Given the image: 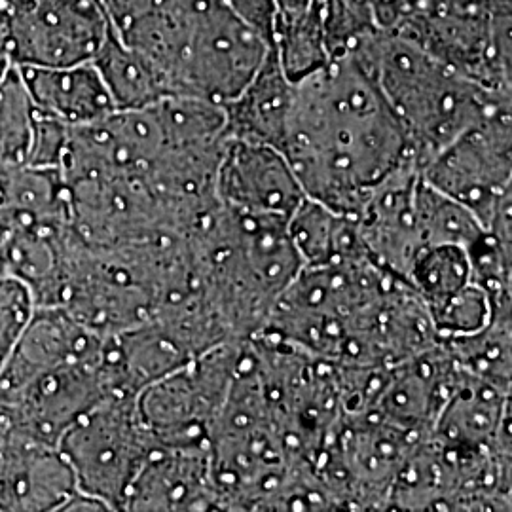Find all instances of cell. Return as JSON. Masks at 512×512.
Returning <instances> with one entry per match:
<instances>
[{"label": "cell", "instance_id": "3957f363", "mask_svg": "<svg viewBox=\"0 0 512 512\" xmlns=\"http://www.w3.org/2000/svg\"><path fill=\"white\" fill-rule=\"evenodd\" d=\"M154 442L139 418L137 395L110 393L63 431L57 448L67 459L76 488L122 511L133 478Z\"/></svg>", "mask_w": 512, "mask_h": 512}, {"label": "cell", "instance_id": "d6986e66", "mask_svg": "<svg viewBox=\"0 0 512 512\" xmlns=\"http://www.w3.org/2000/svg\"><path fill=\"white\" fill-rule=\"evenodd\" d=\"M37 310L31 289L12 275L0 274V370Z\"/></svg>", "mask_w": 512, "mask_h": 512}, {"label": "cell", "instance_id": "7c38bea8", "mask_svg": "<svg viewBox=\"0 0 512 512\" xmlns=\"http://www.w3.org/2000/svg\"><path fill=\"white\" fill-rule=\"evenodd\" d=\"M18 67V65H16ZM38 116L69 128L92 124L116 110L109 88L93 61L65 67H18Z\"/></svg>", "mask_w": 512, "mask_h": 512}, {"label": "cell", "instance_id": "5b68a950", "mask_svg": "<svg viewBox=\"0 0 512 512\" xmlns=\"http://www.w3.org/2000/svg\"><path fill=\"white\" fill-rule=\"evenodd\" d=\"M511 145V103H505L442 148L421 167V177L488 230L511 207Z\"/></svg>", "mask_w": 512, "mask_h": 512}, {"label": "cell", "instance_id": "7a4b0ae2", "mask_svg": "<svg viewBox=\"0 0 512 512\" xmlns=\"http://www.w3.org/2000/svg\"><path fill=\"white\" fill-rule=\"evenodd\" d=\"M348 52L376 80L420 169L465 129L511 103V93L480 86L393 31H368Z\"/></svg>", "mask_w": 512, "mask_h": 512}, {"label": "cell", "instance_id": "5bb4252c", "mask_svg": "<svg viewBox=\"0 0 512 512\" xmlns=\"http://www.w3.org/2000/svg\"><path fill=\"white\" fill-rule=\"evenodd\" d=\"M289 234L304 266L368 258L355 217L334 213L308 198L289 220Z\"/></svg>", "mask_w": 512, "mask_h": 512}, {"label": "cell", "instance_id": "30bf717a", "mask_svg": "<svg viewBox=\"0 0 512 512\" xmlns=\"http://www.w3.org/2000/svg\"><path fill=\"white\" fill-rule=\"evenodd\" d=\"M122 511H220L207 448L152 446Z\"/></svg>", "mask_w": 512, "mask_h": 512}, {"label": "cell", "instance_id": "7402d4cb", "mask_svg": "<svg viewBox=\"0 0 512 512\" xmlns=\"http://www.w3.org/2000/svg\"><path fill=\"white\" fill-rule=\"evenodd\" d=\"M12 65H14V63H12L10 54H8V50H6V44H4V40L0 38V80L4 78V74L10 71Z\"/></svg>", "mask_w": 512, "mask_h": 512}, {"label": "cell", "instance_id": "8fae6325", "mask_svg": "<svg viewBox=\"0 0 512 512\" xmlns=\"http://www.w3.org/2000/svg\"><path fill=\"white\" fill-rule=\"evenodd\" d=\"M76 490L59 448L14 425L0 456V511L59 512Z\"/></svg>", "mask_w": 512, "mask_h": 512}, {"label": "cell", "instance_id": "2e32d148", "mask_svg": "<svg viewBox=\"0 0 512 512\" xmlns=\"http://www.w3.org/2000/svg\"><path fill=\"white\" fill-rule=\"evenodd\" d=\"M461 370L511 393V311L467 336L439 340Z\"/></svg>", "mask_w": 512, "mask_h": 512}, {"label": "cell", "instance_id": "e0dca14e", "mask_svg": "<svg viewBox=\"0 0 512 512\" xmlns=\"http://www.w3.org/2000/svg\"><path fill=\"white\" fill-rule=\"evenodd\" d=\"M406 283L420 294L427 311L478 283L471 251L456 243L429 245L414 258Z\"/></svg>", "mask_w": 512, "mask_h": 512}, {"label": "cell", "instance_id": "52a82bcc", "mask_svg": "<svg viewBox=\"0 0 512 512\" xmlns=\"http://www.w3.org/2000/svg\"><path fill=\"white\" fill-rule=\"evenodd\" d=\"M110 393L116 391L103 342L99 351L42 374L8 412L19 431L57 446L63 431Z\"/></svg>", "mask_w": 512, "mask_h": 512}, {"label": "cell", "instance_id": "44dd1931", "mask_svg": "<svg viewBox=\"0 0 512 512\" xmlns=\"http://www.w3.org/2000/svg\"><path fill=\"white\" fill-rule=\"evenodd\" d=\"M12 427H14V423H12L10 412L4 410V408H0V456H2V452H4L6 440H8L10 433H12Z\"/></svg>", "mask_w": 512, "mask_h": 512}, {"label": "cell", "instance_id": "ffe728a7", "mask_svg": "<svg viewBox=\"0 0 512 512\" xmlns=\"http://www.w3.org/2000/svg\"><path fill=\"white\" fill-rule=\"evenodd\" d=\"M226 4L245 19L251 27H255L260 35L274 44L275 16L277 2L275 0H226Z\"/></svg>", "mask_w": 512, "mask_h": 512}, {"label": "cell", "instance_id": "9c48e42d", "mask_svg": "<svg viewBox=\"0 0 512 512\" xmlns=\"http://www.w3.org/2000/svg\"><path fill=\"white\" fill-rule=\"evenodd\" d=\"M105 338L59 306H37L0 370V408H12L42 374L103 348Z\"/></svg>", "mask_w": 512, "mask_h": 512}, {"label": "cell", "instance_id": "ac0fdd59", "mask_svg": "<svg viewBox=\"0 0 512 512\" xmlns=\"http://www.w3.org/2000/svg\"><path fill=\"white\" fill-rule=\"evenodd\" d=\"M37 112L23 86L18 67L0 80V167L27 164Z\"/></svg>", "mask_w": 512, "mask_h": 512}, {"label": "cell", "instance_id": "4fadbf2b", "mask_svg": "<svg viewBox=\"0 0 512 512\" xmlns=\"http://www.w3.org/2000/svg\"><path fill=\"white\" fill-rule=\"evenodd\" d=\"M0 213L16 228L71 226L69 190L61 171L31 164L0 167Z\"/></svg>", "mask_w": 512, "mask_h": 512}, {"label": "cell", "instance_id": "6da1fadb", "mask_svg": "<svg viewBox=\"0 0 512 512\" xmlns=\"http://www.w3.org/2000/svg\"><path fill=\"white\" fill-rule=\"evenodd\" d=\"M277 150L308 200L344 215H357L380 184L416 165L384 93L349 52L293 80Z\"/></svg>", "mask_w": 512, "mask_h": 512}, {"label": "cell", "instance_id": "ba28073f", "mask_svg": "<svg viewBox=\"0 0 512 512\" xmlns=\"http://www.w3.org/2000/svg\"><path fill=\"white\" fill-rule=\"evenodd\" d=\"M215 190L226 207L287 222L306 200L291 165L277 148L238 137L226 141Z\"/></svg>", "mask_w": 512, "mask_h": 512}, {"label": "cell", "instance_id": "277c9868", "mask_svg": "<svg viewBox=\"0 0 512 512\" xmlns=\"http://www.w3.org/2000/svg\"><path fill=\"white\" fill-rule=\"evenodd\" d=\"M245 342L207 349L139 391L137 412L154 446L207 448Z\"/></svg>", "mask_w": 512, "mask_h": 512}, {"label": "cell", "instance_id": "9a60e30c", "mask_svg": "<svg viewBox=\"0 0 512 512\" xmlns=\"http://www.w3.org/2000/svg\"><path fill=\"white\" fill-rule=\"evenodd\" d=\"M93 65L103 76L116 109H145L167 97L164 82L143 55L110 35Z\"/></svg>", "mask_w": 512, "mask_h": 512}, {"label": "cell", "instance_id": "8992f818", "mask_svg": "<svg viewBox=\"0 0 512 512\" xmlns=\"http://www.w3.org/2000/svg\"><path fill=\"white\" fill-rule=\"evenodd\" d=\"M110 35L101 0H0V38L18 67L93 61Z\"/></svg>", "mask_w": 512, "mask_h": 512}]
</instances>
